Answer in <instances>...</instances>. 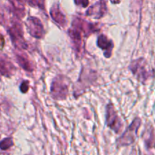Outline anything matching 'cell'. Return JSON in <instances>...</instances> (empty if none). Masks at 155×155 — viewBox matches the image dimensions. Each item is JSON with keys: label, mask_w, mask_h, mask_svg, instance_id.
<instances>
[{"label": "cell", "mask_w": 155, "mask_h": 155, "mask_svg": "<svg viewBox=\"0 0 155 155\" xmlns=\"http://www.w3.org/2000/svg\"><path fill=\"white\" fill-rule=\"evenodd\" d=\"M141 124H142V120L140 118H135L134 120L132 122V124L129 126L126 131L123 133L122 136L117 141L118 146L123 147L132 145L136 140L138 130L140 127Z\"/></svg>", "instance_id": "obj_4"}, {"label": "cell", "mask_w": 155, "mask_h": 155, "mask_svg": "<svg viewBox=\"0 0 155 155\" xmlns=\"http://www.w3.org/2000/svg\"><path fill=\"white\" fill-rule=\"evenodd\" d=\"M15 55H16L17 61L23 69L27 71V72H32L33 71V67L31 61L29 60V58L25 54L22 53H16Z\"/></svg>", "instance_id": "obj_12"}, {"label": "cell", "mask_w": 155, "mask_h": 155, "mask_svg": "<svg viewBox=\"0 0 155 155\" xmlns=\"http://www.w3.org/2000/svg\"><path fill=\"white\" fill-rule=\"evenodd\" d=\"M106 124L107 127L116 133H119L122 130L123 124L121 120L111 103L107 104L106 107Z\"/></svg>", "instance_id": "obj_6"}, {"label": "cell", "mask_w": 155, "mask_h": 155, "mask_svg": "<svg viewBox=\"0 0 155 155\" xmlns=\"http://www.w3.org/2000/svg\"><path fill=\"white\" fill-rule=\"evenodd\" d=\"M1 74L2 76L9 77L15 74L16 68L14 66L13 64L12 63L10 60L5 57V55H2L1 57Z\"/></svg>", "instance_id": "obj_10"}, {"label": "cell", "mask_w": 155, "mask_h": 155, "mask_svg": "<svg viewBox=\"0 0 155 155\" xmlns=\"http://www.w3.org/2000/svg\"><path fill=\"white\" fill-rule=\"evenodd\" d=\"M98 31L97 25L85 21L80 18H76L71 24L68 34L72 40L77 52H80L83 45V39L88 37L92 33Z\"/></svg>", "instance_id": "obj_1"}, {"label": "cell", "mask_w": 155, "mask_h": 155, "mask_svg": "<svg viewBox=\"0 0 155 155\" xmlns=\"http://www.w3.org/2000/svg\"><path fill=\"white\" fill-rule=\"evenodd\" d=\"M133 75L143 84L153 76L152 71L147 69L146 61L144 58H138L132 61L129 67Z\"/></svg>", "instance_id": "obj_5"}, {"label": "cell", "mask_w": 155, "mask_h": 155, "mask_svg": "<svg viewBox=\"0 0 155 155\" xmlns=\"http://www.w3.org/2000/svg\"><path fill=\"white\" fill-rule=\"evenodd\" d=\"M68 78L63 76L54 77L51 85V95L53 99L57 101L65 100L68 95Z\"/></svg>", "instance_id": "obj_2"}, {"label": "cell", "mask_w": 155, "mask_h": 155, "mask_svg": "<svg viewBox=\"0 0 155 155\" xmlns=\"http://www.w3.org/2000/svg\"><path fill=\"white\" fill-rule=\"evenodd\" d=\"M107 5L104 0H99L91 6L86 12V15L95 19H100L107 13Z\"/></svg>", "instance_id": "obj_8"}, {"label": "cell", "mask_w": 155, "mask_h": 155, "mask_svg": "<svg viewBox=\"0 0 155 155\" xmlns=\"http://www.w3.org/2000/svg\"><path fill=\"white\" fill-rule=\"evenodd\" d=\"M3 43H4V39H3V36H2V48H3Z\"/></svg>", "instance_id": "obj_17"}, {"label": "cell", "mask_w": 155, "mask_h": 155, "mask_svg": "<svg viewBox=\"0 0 155 155\" xmlns=\"http://www.w3.org/2000/svg\"><path fill=\"white\" fill-rule=\"evenodd\" d=\"M7 31L15 47L21 49H27V44L23 35L22 26L18 20L12 21L11 25L8 27Z\"/></svg>", "instance_id": "obj_3"}, {"label": "cell", "mask_w": 155, "mask_h": 155, "mask_svg": "<svg viewBox=\"0 0 155 155\" xmlns=\"http://www.w3.org/2000/svg\"><path fill=\"white\" fill-rule=\"evenodd\" d=\"M74 2L77 6L82 8H86L89 5V0H74Z\"/></svg>", "instance_id": "obj_15"}, {"label": "cell", "mask_w": 155, "mask_h": 155, "mask_svg": "<svg viewBox=\"0 0 155 155\" xmlns=\"http://www.w3.org/2000/svg\"><path fill=\"white\" fill-rule=\"evenodd\" d=\"M30 88V84H29L28 80H24L21 83V86H20V90L22 93H27Z\"/></svg>", "instance_id": "obj_14"}, {"label": "cell", "mask_w": 155, "mask_h": 155, "mask_svg": "<svg viewBox=\"0 0 155 155\" xmlns=\"http://www.w3.org/2000/svg\"><path fill=\"white\" fill-rule=\"evenodd\" d=\"M97 45L103 50L104 57L109 58L111 56L114 44L110 39H107V36L103 34L99 35L97 39Z\"/></svg>", "instance_id": "obj_9"}, {"label": "cell", "mask_w": 155, "mask_h": 155, "mask_svg": "<svg viewBox=\"0 0 155 155\" xmlns=\"http://www.w3.org/2000/svg\"><path fill=\"white\" fill-rule=\"evenodd\" d=\"M50 15H51V18L60 26L64 27L66 25L67 19L65 18V15L62 13L58 5H54L51 8V9H50Z\"/></svg>", "instance_id": "obj_11"}, {"label": "cell", "mask_w": 155, "mask_h": 155, "mask_svg": "<svg viewBox=\"0 0 155 155\" xmlns=\"http://www.w3.org/2000/svg\"><path fill=\"white\" fill-rule=\"evenodd\" d=\"M27 27L29 33L36 39H42L44 36V28L40 20L36 17H29L27 20Z\"/></svg>", "instance_id": "obj_7"}, {"label": "cell", "mask_w": 155, "mask_h": 155, "mask_svg": "<svg viewBox=\"0 0 155 155\" xmlns=\"http://www.w3.org/2000/svg\"><path fill=\"white\" fill-rule=\"evenodd\" d=\"M110 2L113 3V4H119L121 2V0H110Z\"/></svg>", "instance_id": "obj_16"}, {"label": "cell", "mask_w": 155, "mask_h": 155, "mask_svg": "<svg viewBox=\"0 0 155 155\" xmlns=\"http://www.w3.org/2000/svg\"><path fill=\"white\" fill-rule=\"evenodd\" d=\"M13 139H12V138L8 137L2 139V141L1 142V144H0V147H1V149L2 151H6V150L9 149L11 147L13 146Z\"/></svg>", "instance_id": "obj_13"}]
</instances>
